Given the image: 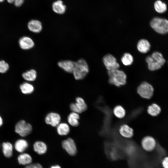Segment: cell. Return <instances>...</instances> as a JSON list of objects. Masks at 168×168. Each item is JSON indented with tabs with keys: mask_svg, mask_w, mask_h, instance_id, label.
<instances>
[{
	"mask_svg": "<svg viewBox=\"0 0 168 168\" xmlns=\"http://www.w3.org/2000/svg\"><path fill=\"white\" fill-rule=\"evenodd\" d=\"M145 60L148 69L151 71L159 69L166 62L162 54L158 51L154 52L151 55L147 56Z\"/></svg>",
	"mask_w": 168,
	"mask_h": 168,
	"instance_id": "1",
	"label": "cell"
},
{
	"mask_svg": "<svg viewBox=\"0 0 168 168\" xmlns=\"http://www.w3.org/2000/svg\"><path fill=\"white\" fill-rule=\"evenodd\" d=\"M107 73L109 77V82L110 84L119 87L126 84L127 76L123 71L118 69L108 71Z\"/></svg>",
	"mask_w": 168,
	"mask_h": 168,
	"instance_id": "2",
	"label": "cell"
},
{
	"mask_svg": "<svg viewBox=\"0 0 168 168\" xmlns=\"http://www.w3.org/2000/svg\"><path fill=\"white\" fill-rule=\"evenodd\" d=\"M89 71L87 63L84 59L81 58L75 62L72 73L74 78L76 80H79L85 78Z\"/></svg>",
	"mask_w": 168,
	"mask_h": 168,
	"instance_id": "3",
	"label": "cell"
},
{
	"mask_svg": "<svg viewBox=\"0 0 168 168\" xmlns=\"http://www.w3.org/2000/svg\"><path fill=\"white\" fill-rule=\"evenodd\" d=\"M151 28L157 33L164 35L168 33V20L166 18L156 16L150 21Z\"/></svg>",
	"mask_w": 168,
	"mask_h": 168,
	"instance_id": "4",
	"label": "cell"
},
{
	"mask_svg": "<svg viewBox=\"0 0 168 168\" xmlns=\"http://www.w3.org/2000/svg\"><path fill=\"white\" fill-rule=\"evenodd\" d=\"M32 125L24 120L19 121L15 124V131L22 137H25L29 135L32 131Z\"/></svg>",
	"mask_w": 168,
	"mask_h": 168,
	"instance_id": "5",
	"label": "cell"
},
{
	"mask_svg": "<svg viewBox=\"0 0 168 168\" xmlns=\"http://www.w3.org/2000/svg\"><path fill=\"white\" fill-rule=\"evenodd\" d=\"M137 92L142 98L149 99L152 96L154 92V89L152 86L147 82H142L138 86Z\"/></svg>",
	"mask_w": 168,
	"mask_h": 168,
	"instance_id": "6",
	"label": "cell"
},
{
	"mask_svg": "<svg viewBox=\"0 0 168 168\" xmlns=\"http://www.w3.org/2000/svg\"><path fill=\"white\" fill-rule=\"evenodd\" d=\"M102 61L108 71L118 69L120 67V65L117 62L116 58L110 54H107L104 56Z\"/></svg>",
	"mask_w": 168,
	"mask_h": 168,
	"instance_id": "7",
	"label": "cell"
},
{
	"mask_svg": "<svg viewBox=\"0 0 168 168\" xmlns=\"http://www.w3.org/2000/svg\"><path fill=\"white\" fill-rule=\"evenodd\" d=\"M75 101V102L71 103L69 105L70 109L72 112L79 114L87 110V106L83 98L77 97L76 98Z\"/></svg>",
	"mask_w": 168,
	"mask_h": 168,
	"instance_id": "8",
	"label": "cell"
},
{
	"mask_svg": "<svg viewBox=\"0 0 168 168\" xmlns=\"http://www.w3.org/2000/svg\"><path fill=\"white\" fill-rule=\"evenodd\" d=\"M141 145L144 150L150 152L155 149L156 146V142L153 137L150 136H147L142 139Z\"/></svg>",
	"mask_w": 168,
	"mask_h": 168,
	"instance_id": "9",
	"label": "cell"
},
{
	"mask_svg": "<svg viewBox=\"0 0 168 168\" xmlns=\"http://www.w3.org/2000/svg\"><path fill=\"white\" fill-rule=\"evenodd\" d=\"M63 148L67 153L71 156H75L77 152V149L74 140L70 138L63 140L62 142Z\"/></svg>",
	"mask_w": 168,
	"mask_h": 168,
	"instance_id": "10",
	"label": "cell"
},
{
	"mask_svg": "<svg viewBox=\"0 0 168 168\" xmlns=\"http://www.w3.org/2000/svg\"><path fill=\"white\" fill-rule=\"evenodd\" d=\"M46 124L53 127H56L60 123L61 117L58 113L55 112L48 113L45 118Z\"/></svg>",
	"mask_w": 168,
	"mask_h": 168,
	"instance_id": "11",
	"label": "cell"
},
{
	"mask_svg": "<svg viewBox=\"0 0 168 168\" xmlns=\"http://www.w3.org/2000/svg\"><path fill=\"white\" fill-rule=\"evenodd\" d=\"M20 48L24 50H27L32 48L35 46V42L30 37L23 36L21 37L18 40Z\"/></svg>",
	"mask_w": 168,
	"mask_h": 168,
	"instance_id": "12",
	"label": "cell"
},
{
	"mask_svg": "<svg viewBox=\"0 0 168 168\" xmlns=\"http://www.w3.org/2000/svg\"><path fill=\"white\" fill-rule=\"evenodd\" d=\"M75 62L70 60L60 61L58 63V66L65 72L69 73H72L74 70Z\"/></svg>",
	"mask_w": 168,
	"mask_h": 168,
	"instance_id": "13",
	"label": "cell"
},
{
	"mask_svg": "<svg viewBox=\"0 0 168 168\" xmlns=\"http://www.w3.org/2000/svg\"><path fill=\"white\" fill-rule=\"evenodd\" d=\"M27 27L29 30L35 33H40L42 30L41 22L37 20H32L28 23Z\"/></svg>",
	"mask_w": 168,
	"mask_h": 168,
	"instance_id": "14",
	"label": "cell"
},
{
	"mask_svg": "<svg viewBox=\"0 0 168 168\" xmlns=\"http://www.w3.org/2000/svg\"><path fill=\"white\" fill-rule=\"evenodd\" d=\"M119 131L120 135L125 138H130L133 135V129L126 124L121 125L119 128Z\"/></svg>",
	"mask_w": 168,
	"mask_h": 168,
	"instance_id": "15",
	"label": "cell"
},
{
	"mask_svg": "<svg viewBox=\"0 0 168 168\" xmlns=\"http://www.w3.org/2000/svg\"><path fill=\"white\" fill-rule=\"evenodd\" d=\"M151 45L147 40L142 39L140 40L137 43V47L138 50L142 54H146L150 50Z\"/></svg>",
	"mask_w": 168,
	"mask_h": 168,
	"instance_id": "16",
	"label": "cell"
},
{
	"mask_svg": "<svg viewBox=\"0 0 168 168\" xmlns=\"http://www.w3.org/2000/svg\"><path fill=\"white\" fill-rule=\"evenodd\" d=\"M29 146L28 142L23 138L17 140L15 142L14 148L18 152L20 153L24 152Z\"/></svg>",
	"mask_w": 168,
	"mask_h": 168,
	"instance_id": "17",
	"label": "cell"
},
{
	"mask_svg": "<svg viewBox=\"0 0 168 168\" xmlns=\"http://www.w3.org/2000/svg\"><path fill=\"white\" fill-rule=\"evenodd\" d=\"M2 151L3 155L6 158L11 157L13 153L14 146L10 142H4L2 144Z\"/></svg>",
	"mask_w": 168,
	"mask_h": 168,
	"instance_id": "18",
	"label": "cell"
},
{
	"mask_svg": "<svg viewBox=\"0 0 168 168\" xmlns=\"http://www.w3.org/2000/svg\"><path fill=\"white\" fill-rule=\"evenodd\" d=\"M17 161L20 165L27 166L32 163V157L28 153L23 152L21 153L17 157Z\"/></svg>",
	"mask_w": 168,
	"mask_h": 168,
	"instance_id": "19",
	"label": "cell"
},
{
	"mask_svg": "<svg viewBox=\"0 0 168 168\" xmlns=\"http://www.w3.org/2000/svg\"><path fill=\"white\" fill-rule=\"evenodd\" d=\"M34 151L39 155H43L45 154L47 149L46 144L42 141H36L33 146Z\"/></svg>",
	"mask_w": 168,
	"mask_h": 168,
	"instance_id": "20",
	"label": "cell"
},
{
	"mask_svg": "<svg viewBox=\"0 0 168 168\" xmlns=\"http://www.w3.org/2000/svg\"><path fill=\"white\" fill-rule=\"evenodd\" d=\"M80 118L79 114L72 112L68 116L67 121L69 124L71 126L76 127L79 125Z\"/></svg>",
	"mask_w": 168,
	"mask_h": 168,
	"instance_id": "21",
	"label": "cell"
},
{
	"mask_svg": "<svg viewBox=\"0 0 168 168\" xmlns=\"http://www.w3.org/2000/svg\"><path fill=\"white\" fill-rule=\"evenodd\" d=\"M155 11L159 14H163L167 11V6L164 2L161 0H156L154 3Z\"/></svg>",
	"mask_w": 168,
	"mask_h": 168,
	"instance_id": "22",
	"label": "cell"
},
{
	"mask_svg": "<svg viewBox=\"0 0 168 168\" xmlns=\"http://www.w3.org/2000/svg\"><path fill=\"white\" fill-rule=\"evenodd\" d=\"M58 133L60 136H66L70 132V128L68 124L66 123H60L56 127Z\"/></svg>",
	"mask_w": 168,
	"mask_h": 168,
	"instance_id": "23",
	"label": "cell"
},
{
	"mask_svg": "<svg viewBox=\"0 0 168 168\" xmlns=\"http://www.w3.org/2000/svg\"><path fill=\"white\" fill-rule=\"evenodd\" d=\"M52 9L56 13L62 14L65 12L66 7L61 0H57L54 2L52 5Z\"/></svg>",
	"mask_w": 168,
	"mask_h": 168,
	"instance_id": "24",
	"label": "cell"
},
{
	"mask_svg": "<svg viewBox=\"0 0 168 168\" xmlns=\"http://www.w3.org/2000/svg\"><path fill=\"white\" fill-rule=\"evenodd\" d=\"M22 77L27 82H33L36 79L37 72L34 69H31L23 72Z\"/></svg>",
	"mask_w": 168,
	"mask_h": 168,
	"instance_id": "25",
	"label": "cell"
},
{
	"mask_svg": "<svg viewBox=\"0 0 168 168\" xmlns=\"http://www.w3.org/2000/svg\"><path fill=\"white\" fill-rule=\"evenodd\" d=\"M20 89L22 93L25 95L32 94L34 91V86L27 82H24L20 84Z\"/></svg>",
	"mask_w": 168,
	"mask_h": 168,
	"instance_id": "26",
	"label": "cell"
},
{
	"mask_svg": "<svg viewBox=\"0 0 168 168\" xmlns=\"http://www.w3.org/2000/svg\"><path fill=\"white\" fill-rule=\"evenodd\" d=\"M147 111L150 115L155 117L159 114L161 111V109L158 105L153 103L148 107Z\"/></svg>",
	"mask_w": 168,
	"mask_h": 168,
	"instance_id": "27",
	"label": "cell"
},
{
	"mask_svg": "<svg viewBox=\"0 0 168 168\" xmlns=\"http://www.w3.org/2000/svg\"><path fill=\"white\" fill-rule=\"evenodd\" d=\"M114 115L119 119H123L126 114V111L124 108L121 105H118L116 106L113 110Z\"/></svg>",
	"mask_w": 168,
	"mask_h": 168,
	"instance_id": "28",
	"label": "cell"
},
{
	"mask_svg": "<svg viewBox=\"0 0 168 168\" xmlns=\"http://www.w3.org/2000/svg\"><path fill=\"white\" fill-rule=\"evenodd\" d=\"M122 63L125 66H128L131 65L133 61V58L132 55L129 53L124 54L121 59Z\"/></svg>",
	"mask_w": 168,
	"mask_h": 168,
	"instance_id": "29",
	"label": "cell"
},
{
	"mask_svg": "<svg viewBox=\"0 0 168 168\" xmlns=\"http://www.w3.org/2000/svg\"><path fill=\"white\" fill-rule=\"evenodd\" d=\"M9 68V65L5 60H0V73H6Z\"/></svg>",
	"mask_w": 168,
	"mask_h": 168,
	"instance_id": "30",
	"label": "cell"
},
{
	"mask_svg": "<svg viewBox=\"0 0 168 168\" xmlns=\"http://www.w3.org/2000/svg\"><path fill=\"white\" fill-rule=\"evenodd\" d=\"M24 168H43V167L42 165L39 163H31L26 166Z\"/></svg>",
	"mask_w": 168,
	"mask_h": 168,
	"instance_id": "31",
	"label": "cell"
},
{
	"mask_svg": "<svg viewBox=\"0 0 168 168\" xmlns=\"http://www.w3.org/2000/svg\"><path fill=\"white\" fill-rule=\"evenodd\" d=\"M161 164L163 168H168V156L163 158Z\"/></svg>",
	"mask_w": 168,
	"mask_h": 168,
	"instance_id": "32",
	"label": "cell"
},
{
	"mask_svg": "<svg viewBox=\"0 0 168 168\" xmlns=\"http://www.w3.org/2000/svg\"><path fill=\"white\" fill-rule=\"evenodd\" d=\"M25 0H15L14 3L15 5L17 7L21 6Z\"/></svg>",
	"mask_w": 168,
	"mask_h": 168,
	"instance_id": "33",
	"label": "cell"
},
{
	"mask_svg": "<svg viewBox=\"0 0 168 168\" xmlns=\"http://www.w3.org/2000/svg\"><path fill=\"white\" fill-rule=\"evenodd\" d=\"M3 124V119L0 115V127L2 126Z\"/></svg>",
	"mask_w": 168,
	"mask_h": 168,
	"instance_id": "34",
	"label": "cell"
},
{
	"mask_svg": "<svg viewBox=\"0 0 168 168\" xmlns=\"http://www.w3.org/2000/svg\"><path fill=\"white\" fill-rule=\"evenodd\" d=\"M50 168H61V167L58 165H55L51 166Z\"/></svg>",
	"mask_w": 168,
	"mask_h": 168,
	"instance_id": "35",
	"label": "cell"
},
{
	"mask_svg": "<svg viewBox=\"0 0 168 168\" xmlns=\"http://www.w3.org/2000/svg\"><path fill=\"white\" fill-rule=\"evenodd\" d=\"M7 2L10 3H14L15 0H7Z\"/></svg>",
	"mask_w": 168,
	"mask_h": 168,
	"instance_id": "36",
	"label": "cell"
},
{
	"mask_svg": "<svg viewBox=\"0 0 168 168\" xmlns=\"http://www.w3.org/2000/svg\"><path fill=\"white\" fill-rule=\"evenodd\" d=\"M4 0H0V2H2L4 1Z\"/></svg>",
	"mask_w": 168,
	"mask_h": 168,
	"instance_id": "37",
	"label": "cell"
},
{
	"mask_svg": "<svg viewBox=\"0 0 168 168\" xmlns=\"http://www.w3.org/2000/svg\"></svg>",
	"mask_w": 168,
	"mask_h": 168,
	"instance_id": "38",
	"label": "cell"
},
{
	"mask_svg": "<svg viewBox=\"0 0 168 168\" xmlns=\"http://www.w3.org/2000/svg\"></svg>",
	"mask_w": 168,
	"mask_h": 168,
	"instance_id": "39",
	"label": "cell"
}]
</instances>
